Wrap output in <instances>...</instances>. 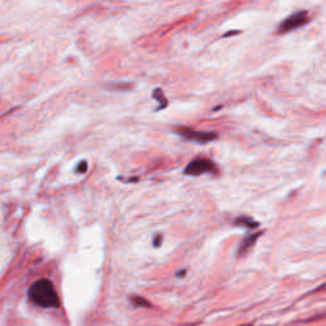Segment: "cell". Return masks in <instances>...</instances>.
I'll list each match as a JSON object with an SVG mask.
<instances>
[{
	"label": "cell",
	"mask_w": 326,
	"mask_h": 326,
	"mask_svg": "<svg viewBox=\"0 0 326 326\" xmlns=\"http://www.w3.org/2000/svg\"><path fill=\"white\" fill-rule=\"evenodd\" d=\"M31 301L44 308H55L59 306V296L54 288L52 283L48 279H40L34 282L28 290Z\"/></svg>",
	"instance_id": "cell-1"
},
{
	"label": "cell",
	"mask_w": 326,
	"mask_h": 326,
	"mask_svg": "<svg viewBox=\"0 0 326 326\" xmlns=\"http://www.w3.org/2000/svg\"><path fill=\"white\" fill-rule=\"evenodd\" d=\"M216 172H218V168L216 164L210 160H204V158L192 160L184 170V174H188V176H200L202 174H216Z\"/></svg>",
	"instance_id": "cell-2"
},
{
	"label": "cell",
	"mask_w": 326,
	"mask_h": 326,
	"mask_svg": "<svg viewBox=\"0 0 326 326\" xmlns=\"http://www.w3.org/2000/svg\"><path fill=\"white\" fill-rule=\"evenodd\" d=\"M307 22H308V13H307V10H301L297 12V13H293L292 16L286 18V20L279 24L278 34H288V32L293 31V30L300 28V27L304 26Z\"/></svg>",
	"instance_id": "cell-3"
},
{
	"label": "cell",
	"mask_w": 326,
	"mask_h": 326,
	"mask_svg": "<svg viewBox=\"0 0 326 326\" xmlns=\"http://www.w3.org/2000/svg\"><path fill=\"white\" fill-rule=\"evenodd\" d=\"M180 136L185 138L186 140L196 142V143H209L212 140H216L218 138L216 132H195V130L188 129V128H181L178 132Z\"/></svg>",
	"instance_id": "cell-4"
},
{
	"label": "cell",
	"mask_w": 326,
	"mask_h": 326,
	"mask_svg": "<svg viewBox=\"0 0 326 326\" xmlns=\"http://www.w3.org/2000/svg\"><path fill=\"white\" fill-rule=\"evenodd\" d=\"M259 236H260V234H250L248 237H246V238L244 240V242L241 244V246H240V250H238L240 255H242V254H244L246 251L250 250L254 244H255L256 240L259 238Z\"/></svg>",
	"instance_id": "cell-5"
},
{
	"label": "cell",
	"mask_w": 326,
	"mask_h": 326,
	"mask_svg": "<svg viewBox=\"0 0 326 326\" xmlns=\"http://www.w3.org/2000/svg\"><path fill=\"white\" fill-rule=\"evenodd\" d=\"M234 226H242V227L254 230V228H256L258 226H259V223L256 222V220H254L252 218H250V216H238L236 220H234Z\"/></svg>",
	"instance_id": "cell-6"
},
{
	"label": "cell",
	"mask_w": 326,
	"mask_h": 326,
	"mask_svg": "<svg viewBox=\"0 0 326 326\" xmlns=\"http://www.w3.org/2000/svg\"><path fill=\"white\" fill-rule=\"evenodd\" d=\"M153 97H154V98L157 100L158 102H160V106L157 107V110H162V108L167 107V100H166V97H164V94H163V92L160 90V88H158V90H156L154 92H153Z\"/></svg>",
	"instance_id": "cell-7"
},
{
	"label": "cell",
	"mask_w": 326,
	"mask_h": 326,
	"mask_svg": "<svg viewBox=\"0 0 326 326\" xmlns=\"http://www.w3.org/2000/svg\"><path fill=\"white\" fill-rule=\"evenodd\" d=\"M86 171H87V162L82 160V162H79L78 167H76V174H86Z\"/></svg>",
	"instance_id": "cell-8"
},
{
	"label": "cell",
	"mask_w": 326,
	"mask_h": 326,
	"mask_svg": "<svg viewBox=\"0 0 326 326\" xmlns=\"http://www.w3.org/2000/svg\"><path fill=\"white\" fill-rule=\"evenodd\" d=\"M132 302H134V304H140V306H143V304H146V306H149L148 302H146V300H144V298H140V297L132 298Z\"/></svg>",
	"instance_id": "cell-9"
},
{
	"label": "cell",
	"mask_w": 326,
	"mask_h": 326,
	"mask_svg": "<svg viewBox=\"0 0 326 326\" xmlns=\"http://www.w3.org/2000/svg\"><path fill=\"white\" fill-rule=\"evenodd\" d=\"M160 240H162V236H160V234H158L157 236H156L154 241H153V244H154L156 248H158V246H160Z\"/></svg>",
	"instance_id": "cell-10"
},
{
	"label": "cell",
	"mask_w": 326,
	"mask_h": 326,
	"mask_svg": "<svg viewBox=\"0 0 326 326\" xmlns=\"http://www.w3.org/2000/svg\"><path fill=\"white\" fill-rule=\"evenodd\" d=\"M240 34V32L238 31H232V32H228V34H224V37H228V36H230V34Z\"/></svg>",
	"instance_id": "cell-11"
},
{
	"label": "cell",
	"mask_w": 326,
	"mask_h": 326,
	"mask_svg": "<svg viewBox=\"0 0 326 326\" xmlns=\"http://www.w3.org/2000/svg\"><path fill=\"white\" fill-rule=\"evenodd\" d=\"M185 274H186L185 270H181L180 273H178V276H180V278H181V276H185Z\"/></svg>",
	"instance_id": "cell-12"
}]
</instances>
